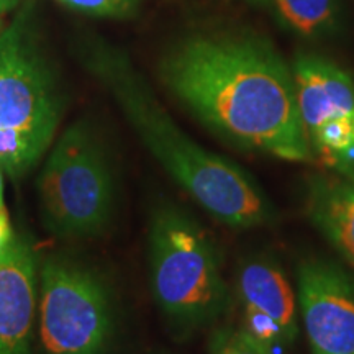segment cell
<instances>
[{"mask_svg": "<svg viewBox=\"0 0 354 354\" xmlns=\"http://www.w3.org/2000/svg\"><path fill=\"white\" fill-rule=\"evenodd\" d=\"M161 77L203 125L238 148L313 161L292 68L266 39H189L162 59Z\"/></svg>", "mask_w": 354, "mask_h": 354, "instance_id": "cell-1", "label": "cell"}, {"mask_svg": "<svg viewBox=\"0 0 354 354\" xmlns=\"http://www.w3.org/2000/svg\"><path fill=\"white\" fill-rule=\"evenodd\" d=\"M88 64L110 88L154 159L207 214L234 230L258 228L272 220L274 209L259 184L240 166L189 138L127 57L100 50Z\"/></svg>", "mask_w": 354, "mask_h": 354, "instance_id": "cell-2", "label": "cell"}, {"mask_svg": "<svg viewBox=\"0 0 354 354\" xmlns=\"http://www.w3.org/2000/svg\"><path fill=\"white\" fill-rule=\"evenodd\" d=\"M149 281L158 308L180 331L214 323L232 299L214 241L176 205H162L153 214Z\"/></svg>", "mask_w": 354, "mask_h": 354, "instance_id": "cell-3", "label": "cell"}, {"mask_svg": "<svg viewBox=\"0 0 354 354\" xmlns=\"http://www.w3.org/2000/svg\"><path fill=\"white\" fill-rule=\"evenodd\" d=\"M61 99L50 69L17 20L0 37V166L19 179L50 148L59 125Z\"/></svg>", "mask_w": 354, "mask_h": 354, "instance_id": "cell-4", "label": "cell"}, {"mask_svg": "<svg viewBox=\"0 0 354 354\" xmlns=\"http://www.w3.org/2000/svg\"><path fill=\"white\" fill-rule=\"evenodd\" d=\"M44 227L66 240L104 233L113 216L115 179L104 148L86 123L56 141L38 177Z\"/></svg>", "mask_w": 354, "mask_h": 354, "instance_id": "cell-5", "label": "cell"}, {"mask_svg": "<svg viewBox=\"0 0 354 354\" xmlns=\"http://www.w3.org/2000/svg\"><path fill=\"white\" fill-rule=\"evenodd\" d=\"M115 318L112 290L99 271L63 254L39 263L37 326L44 354H107Z\"/></svg>", "mask_w": 354, "mask_h": 354, "instance_id": "cell-6", "label": "cell"}, {"mask_svg": "<svg viewBox=\"0 0 354 354\" xmlns=\"http://www.w3.org/2000/svg\"><path fill=\"white\" fill-rule=\"evenodd\" d=\"M290 68L312 159L328 172L354 176V79L333 61L307 53Z\"/></svg>", "mask_w": 354, "mask_h": 354, "instance_id": "cell-7", "label": "cell"}, {"mask_svg": "<svg viewBox=\"0 0 354 354\" xmlns=\"http://www.w3.org/2000/svg\"><path fill=\"white\" fill-rule=\"evenodd\" d=\"M297 302L310 354H354V274L333 261L304 259Z\"/></svg>", "mask_w": 354, "mask_h": 354, "instance_id": "cell-8", "label": "cell"}, {"mask_svg": "<svg viewBox=\"0 0 354 354\" xmlns=\"http://www.w3.org/2000/svg\"><path fill=\"white\" fill-rule=\"evenodd\" d=\"M241 326L264 344L290 346L300 331L297 290L284 269L268 254L248 256L234 277Z\"/></svg>", "mask_w": 354, "mask_h": 354, "instance_id": "cell-9", "label": "cell"}, {"mask_svg": "<svg viewBox=\"0 0 354 354\" xmlns=\"http://www.w3.org/2000/svg\"><path fill=\"white\" fill-rule=\"evenodd\" d=\"M38 281L37 251L17 234L0 256V354H33Z\"/></svg>", "mask_w": 354, "mask_h": 354, "instance_id": "cell-10", "label": "cell"}, {"mask_svg": "<svg viewBox=\"0 0 354 354\" xmlns=\"http://www.w3.org/2000/svg\"><path fill=\"white\" fill-rule=\"evenodd\" d=\"M305 214L354 272V176L326 171L310 177Z\"/></svg>", "mask_w": 354, "mask_h": 354, "instance_id": "cell-11", "label": "cell"}, {"mask_svg": "<svg viewBox=\"0 0 354 354\" xmlns=\"http://www.w3.org/2000/svg\"><path fill=\"white\" fill-rule=\"evenodd\" d=\"M279 19L290 32L308 39L326 38L342 25L339 0H272Z\"/></svg>", "mask_w": 354, "mask_h": 354, "instance_id": "cell-12", "label": "cell"}, {"mask_svg": "<svg viewBox=\"0 0 354 354\" xmlns=\"http://www.w3.org/2000/svg\"><path fill=\"white\" fill-rule=\"evenodd\" d=\"M209 354H276L243 326H223L212 335Z\"/></svg>", "mask_w": 354, "mask_h": 354, "instance_id": "cell-13", "label": "cell"}, {"mask_svg": "<svg viewBox=\"0 0 354 354\" xmlns=\"http://www.w3.org/2000/svg\"><path fill=\"white\" fill-rule=\"evenodd\" d=\"M63 2L97 15H122L131 7V0H63Z\"/></svg>", "mask_w": 354, "mask_h": 354, "instance_id": "cell-14", "label": "cell"}, {"mask_svg": "<svg viewBox=\"0 0 354 354\" xmlns=\"http://www.w3.org/2000/svg\"><path fill=\"white\" fill-rule=\"evenodd\" d=\"M17 234L13 232L12 221L8 218V214L0 215V256H2L8 248L12 246V243L15 241Z\"/></svg>", "mask_w": 354, "mask_h": 354, "instance_id": "cell-15", "label": "cell"}, {"mask_svg": "<svg viewBox=\"0 0 354 354\" xmlns=\"http://www.w3.org/2000/svg\"><path fill=\"white\" fill-rule=\"evenodd\" d=\"M3 177H6V171L0 166V215L7 214L6 210V196H3Z\"/></svg>", "mask_w": 354, "mask_h": 354, "instance_id": "cell-16", "label": "cell"}, {"mask_svg": "<svg viewBox=\"0 0 354 354\" xmlns=\"http://www.w3.org/2000/svg\"><path fill=\"white\" fill-rule=\"evenodd\" d=\"M19 3V0H0V12L10 10L12 7H15Z\"/></svg>", "mask_w": 354, "mask_h": 354, "instance_id": "cell-17", "label": "cell"}, {"mask_svg": "<svg viewBox=\"0 0 354 354\" xmlns=\"http://www.w3.org/2000/svg\"><path fill=\"white\" fill-rule=\"evenodd\" d=\"M251 2H258V3H268L269 0H251Z\"/></svg>", "mask_w": 354, "mask_h": 354, "instance_id": "cell-18", "label": "cell"}, {"mask_svg": "<svg viewBox=\"0 0 354 354\" xmlns=\"http://www.w3.org/2000/svg\"><path fill=\"white\" fill-rule=\"evenodd\" d=\"M2 32H3V30H2V25H0V37H2Z\"/></svg>", "mask_w": 354, "mask_h": 354, "instance_id": "cell-19", "label": "cell"}]
</instances>
